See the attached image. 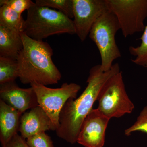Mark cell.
<instances>
[{
    "label": "cell",
    "mask_w": 147,
    "mask_h": 147,
    "mask_svg": "<svg viewBox=\"0 0 147 147\" xmlns=\"http://www.w3.org/2000/svg\"><path fill=\"white\" fill-rule=\"evenodd\" d=\"M31 0H1L0 5H5L15 11L20 15L25 11L28 10L35 5Z\"/></svg>",
    "instance_id": "obj_18"
},
{
    "label": "cell",
    "mask_w": 147,
    "mask_h": 147,
    "mask_svg": "<svg viewBox=\"0 0 147 147\" xmlns=\"http://www.w3.org/2000/svg\"><path fill=\"white\" fill-rule=\"evenodd\" d=\"M18 78V63L12 58L0 57V85L15 82Z\"/></svg>",
    "instance_id": "obj_15"
},
{
    "label": "cell",
    "mask_w": 147,
    "mask_h": 147,
    "mask_svg": "<svg viewBox=\"0 0 147 147\" xmlns=\"http://www.w3.org/2000/svg\"><path fill=\"white\" fill-rule=\"evenodd\" d=\"M110 120L97 108L92 109L82 123L77 143L85 147H103Z\"/></svg>",
    "instance_id": "obj_9"
},
{
    "label": "cell",
    "mask_w": 147,
    "mask_h": 147,
    "mask_svg": "<svg viewBox=\"0 0 147 147\" xmlns=\"http://www.w3.org/2000/svg\"><path fill=\"white\" fill-rule=\"evenodd\" d=\"M36 95L38 105L50 118L52 130L56 131L59 127V116L64 105L68 99L76 98L81 89L75 83H63L57 88H51L36 82L30 84Z\"/></svg>",
    "instance_id": "obj_6"
},
{
    "label": "cell",
    "mask_w": 147,
    "mask_h": 147,
    "mask_svg": "<svg viewBox=\"0 0 147 147\" xmlns=\"http://www.w3.org/2000/svg\"><path fill=\"white\" fill-rule=\"evenodd\" d=\"M25 20L22 15L7 6L0 7V26L13 29L22 32Z\"/></svg>",
    "instance_id": "obj_14"
},
{
    "label": "cell",
    "mask_w": 147,
    "mask_h": 147,
    "mask_svg": "<svg viewBox=\"0 0 147 147\" xmlns=\"http://www.w3.org/2000/svg\"><path fill=\"white\" fill-rule=\"evenodd\" d=\"M35 3L39 6L57 9L69 18H73L72 0H36Z\"/></svg>",
    "instance_id": "obj_17"
},
{
    "label": "cell",
    "mask_w": 147,
    "mask_h": 147,
    "mask_svg": "<svg viewBox=\"0 0 147 147\" xmlns=\"http://www.w3.org/2000/svg\"><path fill=\"white\" fill-rule=\"evenodd\" d=\"M120 71L118 63L107 71H102L100 64L91 68L85 90L79 97L68 99L61 111L59 127L56 131L58 137L71 144L77 143L82 123L93 109L102 86Z\"/></svg>",
    "instance_id": "obj_1"
},
{
    "label": "cell",
    "mask_w": 147,
    "mask_h": 147,
    "mask_svg": "<svg viewBox=\"0 0 147 147\" xmlns=\"http://www.w3.org/2000/svg\"><path fill=\"white\" fill-rule=\"evenodd\" d=\"M21 33L0 26V57L16 60L24 46Z\"/></svg>",
    "instance_id": "obj_13"
},
{
    "label": "cell",
    "mask_w": 147,
    "mask_h": 147,
    "mask_svg": "<svg viewBox=\"0 0 147 147\" xmlns=\"http://www.w3.org/2000/svg\"><path fill=\"white\" fill-rule=\"evenodd\" d=\"M52 130V124L47 114L39 105L22 114L18 131L24 139Z\"/></svg>",
    "instance_id": "obj_11"
},
{
    "label": "cell",
    "mask_w": 147,
    "mask_h": 147,
    "mask_svg": "<svg viewBox=\"0 0 147 147\" xmlns=\"http://www.w3.org/2000/svg\"><path fill=\"white\" fill-rule=\"evenodd\" d=\"M21 35L24 46L16 59L21 83L36 82L45 86L58 84L61 74L53 63L50 45L43 40L32 39L24 32Z\"/></svg>",
    "instance_id": "obj_2"
},
{
    "label": "cell",
    "mask_w": 147,
    "mask_h": 147,
    "mask_svg": "<svg viewBox=\"0 0 147 147\" xmlns=\"http://www.w3.org/2000/svg\"><path fill=\"white\" fill-rule=\"evenodd\" d=\"M108 10L117 19L125 38L144 31L147 0H106Z\"/></svg>",
    "instance_id": "obj_7"
},
{
    "label": "cell",
    "mask_w": 147,
    "mask_h": 147,
    "mask_svg": "<svg viewBox=\"0 0 147 147\" xmlns=\"http://www.w3.org/2000/svg\"><path fill=\"white\" fill-rule=\"evenodd\" d=\"M136 131L147 134V106L143 108L134 124L125 130V134L129 136Z\"/></svg>",
    "instance_id": "obj_19"
},
{
    "label": "cell",
    "mask_w": 147,
    "mask_h": 147,
    "mask_svg": "<svg viewBox=\"0 0 147 147\" xmlns=\"http://www.w3.org/2000/svg\"><path fill=\"white\" fill-rule=\"evenodd\" d=\"M76 34L84 42L92 27L108 10L106 0H72Z\"/></svg>",
    "instance_id": "obj_8"
},
{
    "label": "cell",
    "mask_w": 147,
    "mask_h": 147,
    "mask_svg": "<svg viewBox=\"0 0 147 147\" xmlns=\"http://www.w3.org/2000/svg\"><path fill=\"white\" fill-rule=\"evenodd\" d=\"M22 32L32 39L41 41L54 35L76 34V30L73 20L65 14L35 4L27 10Z\"/></svg>",
    "instance_id": "obj_3"
},
{
    "label": "cell",
    "mask_w": 147,
    "mask_h": 147,
    "mask_svg": "<svg viewBox=\"0 0 147 147\" xmlns=\"http://www.w3.org/2000/svg\"><path fill=\"white\" fill-rule=\"evenodd\" d=\"M22 115L16 109L0 99V142L2 147H5L18 134Z\"/></svg>",
    "instance_id": "obj_12"
},
{
    "label": "cell",
    "mask_w": 147,
    "mask_h": 147,
    "mask_svg": "<svg viewBox=\"0 0 147 147\" xmlns=\"http://www.w3.org/2000/svg\"><path fill=\"white\" fill-rule=\"evenodd\" d=\"M120 30L116 16L109 10L96 21L92 27L89 36L99 50L103 71L110 70L115 60L120 58L121 53L116 42L115 35Z\"/></svg>",
    "instance_id": "obj_4"
},
{
    "label": "cell",
    "mask_w": 147,
    "mask_h": 147,
    "mask_svg": "<svg viewBox=\"0 0 147 147\" xmlns=\"http://www.w3.org/2000/svg\"><path fill=\"white\" fill-rule=\"evenodd\" d=\"M5 147H30L26 140L21 135L17 134L11 139Z\"/></svg>",
    "instance_id": "obj_21"
},
{
    "label": "cell",
    "mask_w": 147,
    "mask_h": 147,
    "mask_svg": "<svg viewBox=\"0 0 147 147\" xmlns=\"http://www.w3.org/2000/svg\"><path fill=\"white\" fill-rule=\"evenodd\" d=\"M0 98L22 115L38 105L33 88H22L15 82L0 85Z\"/></svg>",
    "instance_id": "obj_10"
},
{
    "label": "cell",
    "mask_w": 147,
    "mask_h": 147,
    "mask_svg": "<svg viewBox=\"0 0 147 147\" xmlns=\"http://www.w3.org/2000/svg\"><path fill=\"white\" fill-rule=\"evenodd\" d=\"M97 100V109L110 119L130 114L134 108L125 90L121 71L106 81L100 90Z\"/></svg>",
    "instance_id": "obj_5"
},
{
    "label": "cell",
    "mask_w": 147,
    "mask_h": 147,
    "mask_svg": "<svg viewBox=\"0 0 147 147\" xmlns=\"http://www.w3.org/2000/svg\"><path fill=\"white\" fill-rule=\"evenodd\" d=\"M30 147H55L51 137L42 132L26 139Z\"/></svg>",
    "instance_id": "obj_20"
},
{
    "label": "cell",
    "mask_w": 147,
    "mask_h": 147,
    "mask_svg": "<svg viewBox=\"0 0 147 147\" xmlns=\"http://www.w3.org/2000/svg\"><path fill=\"white\" fill-rule=\"evenodd\" d=\"M140 39L142 42L139 46H130L129 50L130 54L135 57L131 60L133 63L147 68V25Z\"/></svg>",
    "instance_id": "obj_16"
}]
</instances>
